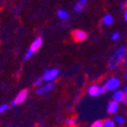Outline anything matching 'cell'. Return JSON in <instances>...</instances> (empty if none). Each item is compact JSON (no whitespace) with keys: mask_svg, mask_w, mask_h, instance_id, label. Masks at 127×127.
Listing matches in <instances>:
<instances>
[{"mask_svg":"<svg viewBox=\"0 0 127 127\" xmlns=\"http://www.w3.org/2000/svg\"><path fill=\"white\" fill-rule=\"evenodd\" d=\"M33 54H34V53H33L32 51H30V49H28V51L26 52V53H25V56H24V60H25V61L30 60V58L33 56Z\"/></svg>","mask_w":127,"mask_h":127,"instance_id":"obj_17","label":"cell"},{"mask_svg":"<svg viewBox=\"0 0 127 127\" xmlns=\"http://www.w3.org/2000/svg\"><path fill=\"white\" fill-rule=\"evenodd\" d=\"M119 107H120L119 102L115 101V100H112L111 101H109L108 103L106 110H107V112H108V115H115L118 112Z\"/></svg>","mask_w":127,"mask_h":127,"instance_id":"obj_7","label":"cell"},{"mask_svg":"<svg viewBox=\"0 0 127 127\" xmlns=\"http://www.w3.org/2000/svg\"><path fill=\"white\" fill-rule=\"evenodd\" d=\"M102 125L103 127H116L117 124L114 121V119H106V120L102 121Z\"/></svg>","mask_w":127,"mask_h":127,"instance_id":"obj_15","label":"cell"},{"mask_svg":"<svg viewBox=\"0 0 127 127\" xmlns=\"http://www.w3.org/2000/svg\"><path fill=\"white\" fill-rule=\"evenodd\" d=\"M124 78H125V80L127 81V70L125 71V73L124 74Z\"/></svg>","mask_w":127,"mask_h":127,"instance_id":"obj_25","label":"cell"},{"mask_svg":"<svg viewBox=\"0 0 127 127\" xmlns=\"http://www.w3.org/2000/svg\"><path fill=\"white\" fill-rule=\"evenodd\" d=\"M102 21L106 26H111L113 24V22H114V17L111 14L108 13V14H105L103 16Z\"/></svg>","mask_w":127,"mask_h":127,"instance_id":"obj_12","label":"cell"},{"mask_svg":"<svg viewBox=\"0 0 127 127\" xmlns=\"http://www.w3.org/2000/svg\"><path fill=\"white\" fill-rule=\"evenodd\" d=\"M43 81H44V79H43V76H41V77H38V78H36V80H35L34 85H36V86H40V85H42Z\"/></svg>","mask_w":127,"mask_h":127,"instance_id":"obj_20","label":"cell"},{"mask_svg":"<svg viewBox=\"0 0 127 127\" xmlns=\"http://www.w3.org/2000/svg\"><path fill=\"white\" fill-rule=\"evenodd\" d=\"M120 38V33L119 32H114L112 35H111V39L113 41H117Z\"/></svg>","mask_w":127,"mask_h":127,"instance_id":"obj_19","label":"cell"},{"mask_svg":"<svg viewBox=\"0 0 127 127\" xmlns=\"http://www.w3.org/2000/svg\"><path fill=\"white\" fill-rule=\"evenodd\" d=\"M121 85V80L117 76L109 77L104 84V87L106 88L107 91L114 92L116 90L119 89V86Z\"/></svg>","mask_w":127,"mask_h":127,"instance_id":"obj_2","label":"cell"},{"mask_svg":"<svg viewBox=\"0 0 127 127\" xmlns=\"http://www.w3.org/2000/svg\"><path fill=\"white\" fill-rule=\"evenodd\" d=\"M60 74V71L58 68H51V69H46L43 75V79L44 81L48 82H53L54 79L58 77Z\"/></svg>","mask_w":127,"mask_h":127,"instance_id":"obj_3","label":"cell"},{"mask_svg":"<svg viewBox=\"0 0 127 127\" xmlns=\"http://www.w3.org/2000/svg\"><path fill=\"white\" fill-rule=\"evenodd\" d=\"M124 91V93H125V95L127 94V85H125V86L123 87V89H122Z\"/></svg>","mask_w":127,"mask_h":127,"instance_id":"obj_23","label":"cell"},{"mask_svg":"<svg viewBox=\"0 0 127 127\" xmlns=\"http://www.w3.org/2000/svg\"><path fill=\"white\" fill-rule=\"evenodd\" d=\"M8 108L9 107L7 104H3V105H1V106H0V115L3 114L4 111H6V110L8 109Z\"/></svg>","mask_w":127,"mask_h":127,"instance_id":"obj_21","label":"cell"},{"mask_svg":"<svg viewBox=\"0 0 127 127\" xmlns=\"http://www.w3.org/2000/svg\"><path fill=\"white\" fill-rule=\"evenodd\" d=\"M57 16L60 18L61 20H63V21H66L68 20V17H69V14L67 11L63 10V9H61L57 12Z\"/></svg>","mask_w":127,"mask_h":127,"instance_id":"obj_14","label":"cell"},{"mask_svg":"<svg viewBox=\"0 0 127 127\" xmlns=\"http://www.w3.org/2000/svg\"><path fill=\"white\" fill-rule=\"evenodd\" d=\"M87 4V0H79L75 4L74 6V11L76 13H80L82 12V10L86 6Z\"/></svg>","mask_w":127,"mask_h":127,"instance_id":"obj_11","label":"cell"},{"mask_svg":"<svg viewBox=\"0 0 127 127\" xmlns=\"http://www.w3.org/2000/svg\"><path fill=\"white\" fill-rule=\"evenodd\" d=\"M28 94H29V91H28L27 89L21 90L17 95H16V97L14 98V100L11 102V106L16 107L18 104H21V103H22V102H24L26 99H27Z\"/></svg>","mask_w":127,"mask_h":127,"instance_id":"obj_4","label":"cell"},{"mask_svg":"<svg viewBox=\"0 0 127 127\" xmlns=\"http://www.w3.org/2000/svg\"><path fill=\"white\" fill-rule=\"evenodd\" d=\"M125 113H126V116H127V109H126V112H125Z\"/></svg>","mask_w":127,"mask_h":127,"instance_id":"obj_28","label":"cell"},{"mask_svg":"<svg viewBox=\"0 0 127 127\" xmlns=\"http://www.w3.org/2000/svg\"><path fill=\"white\" fill-rule=\"evenodd\" d=\"M55 87V83L54 82H48L47 84L44 85H41L40 87H38L36 90V93L38 95H42V94H46V93H50L53 91Z\"/></svg>","mask_w":127,"mask_h":127,"instance_id":"obj_5","label":"cell"},{"mask_svg":"<svg viewBox=\"0 0 127 127\" xmlns=\"http://www.w3.org/2000/svg\"><path fill=\"white\" fill-rule=\"evenodd\" d=\"M124 103H125V104H127V94H126V95H125V100H124Z\"/></svg>","mask_w":127,"mask_h":127,"instance_id":"obj_26","label":"cell"},{"mask_svg":"<svg viewBox=\"0 0 127 127\" xmlns=\"http://www.w3.org/2000/svg\"><path fill=\"white\" fill-rule=\"evenodd\" d=\"M124 19H125V21H127V9H126V11L125 12V14H124Z\"/></svg>","mask_w":127,"mask_h":127,"instance_id":"obj_24","label":"cell"},{"mask_svg":"<svg viewBox=\"0 0 127 127\" xmlns=\"http://www.w3.org/2000/svg\"><path fill=\"white\" fill-rule=\"evenodd\" d=\"M125 98V93H124V91L122 89H117L116 91H114L112 95V100H115V101L117 102H124Z\"/></svg>","mask_w":127,"mask_h":127,"instance_id":"obj_8","label":"cell"},{"mask_svg":"<svg viewBox=\"0 0 127 127\" xmlns=\"http://www.w3.org/2000/svg\"><path fill=\"white\" fill-rule=\"evenodd\" d=\"M42 45H43V39L40 37V36H38V37L35 38L34 40H33V42L31 43V45H30V46L29 49L35 53L36 51H38V50L40 49V47L42 46Z\"/></svg>","mask_w":127,"mask_h":127,"instance_id":"obj_9","label":"cell"},{"mask_svg":"<svg viewBox=\"0 0 127 127\" xmlns=\"http://www.w3.org/2000/svg\"><path fill=\"white\" fill-rule=\"evenodd\" d=\"M90 127H103L102 125V121L100 120H96L95 122H93Z\"/></svg>","mask_w":127,"mask_h":127,"instance_id":"obj_18","label":"cell"},{"mask_svg":"<svg viewBox=\"0 0 127 127\" xmlns=\"http://www.w3.org/2000/svg\"><path fill=\"white\" fill-rule=\"evenodd\" d=\"M114 121L116 122L117 125L122 126V125H125V118L123 117V116H122V115H115Z\"/></svg>","mask_w":127,"mask_h":127,"instance_id":"obj_13","label":"cell"},{"mask_svg":"<svg viewBox=\"0 0 127 127\" xmlns=\"http://www.w3.org/2000/svg\"><path fill=\"white\" fill-rule=\"evenodd\" d=\"M123 64H124V66H125V67H127V53H126V55L125 56V59H124Z\"/></svg>","mask_w":127,"mask_h":127,"instance_id":"obj_22","label":"cell"},{"mask_svg":"<svg viewBox=\"0 0 127 127\" xmlns=\"http://www.w3.org/2000/svg\"><path fill=\"white\" fill-rule=\"evenodd\" d=\"M127 53V47L125 45H120L118 48L112 53L108 61V67L109 69L113 70L117 68L120 64L123 63L125 56Z\"/></svg>","mask_w":127,"mask_h":127,"instance_id":"obj_1","label":"cell"},{"mask_svg":"<svg viewBox=\"0 0 127 127\" xmlns=\"http://www.w3.org/2000/svg\"><path fill=\"white\" fill-rule=\"evenodd\" d=\"M72 37L74 38V40L77 43L84 42L87 39L88 35L85 31L82 30H76L72 32Z\"/></svg>","mask_w":127,"mask_h":127,"instance_id":"obj_6","label":"cell"},{"mask_svg":"<svg viewBox=\"0 0 127 127\" xmlns=\"http://www.w3.org/2000/svg\"><path fill=\"white\" fill-rule=\"evenodd\" d=\"M65 123L68 125H69V126H76L77 125V121L73 118H67L65 120Z\"/></svg>","mask_w":127,"mask_h":127,"instance_id":"obj_16","label":"cell"},{"mask_svg":"<svg viewBox=\"0 0 127 127\" xmlns=\"http://www.w3.org/2000/svg\"><path fill=\"white\" fill-rule=\"evenodd\" d=\"M125 7H126V9H127V0H126V2H125Z\"/></svg>","mask_w":127,"mask_h":127,"instance_id":"obj_27","label":"cell"},{"mask_svg":"<svg viewBox=\"0 0 127 127\" xmlns=\"http://www.w3.org/2000/svg\"><path fill=\"white\" fill-rule=\"evenodd\" d=\"M88 94L92 97H97V96L100 95V86L98 85H92L88 88Z\"/></svg>","mask_w":127,"mask_h":127,"instance_id":"obj_10","label":"cell"}]
</instances>
